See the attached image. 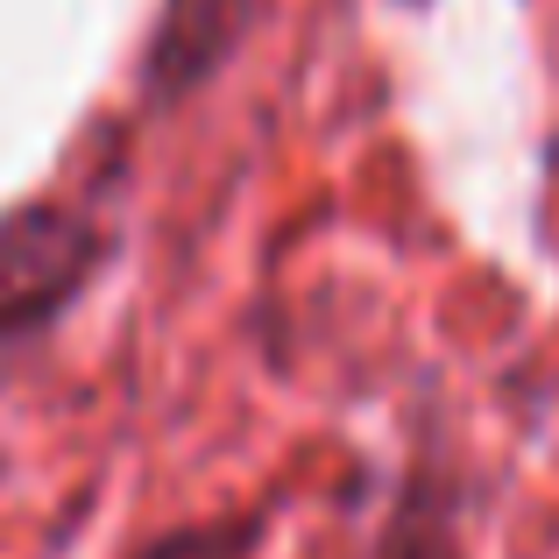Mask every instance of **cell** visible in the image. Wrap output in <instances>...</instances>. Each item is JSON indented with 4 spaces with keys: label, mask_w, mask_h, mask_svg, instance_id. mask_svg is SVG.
I'll use <instances>...</instances> for the list:
<instances>
[{
    "label": "cell",
    "mask_w": 559,
    "mask_h": 559,
    "mask_svg": "<svg viewBox=\"0 0 559 559\" xmlns=\"http://www.w3.org/2000/svg\"><path fill=\"white\" fill-rule=\"evenodd\" d=\"M114 262V227L71 199L0 205V347L43 341L85 305L93 276Z\"/></svg>",
    "instance_id": "1"
},
{
    "label": "cell",
    "mask_w": 559,
    "mask_h": 559,
    "mask_svg": "<svg viewBox=\"0 0 559 559\" xmlns=\"http://www.w3.org/2000/svg\"><path fill=\"white\" fill-rule=\"evenodd\" d=\"M262 28V0H156V28L142 43V107L170 114L199 99Z\"/></svg>",
    "instance_id": "2"
},
{
    "label": "cell",
    "mask_w": 559,
    "mask_h": 559,
    "mask_svg": "<svg viewBox=\"0 0 559 559\" xmlns=\"http://www.w3.org/2000/svg\"><path fill=\"white\" fill-rule=\"evenodd\" d=\"M376 559H467V503L447 467H411L390 496Z\"/></svg>",
    "instance_id": "3"
},
{
    "label": "cell",
    "mask_w": 559,
    "mask_h": 559,
    "mask_svg": "<svg viewBox=\"0 0 559 559\" xmlns=\"http://www.w3.org/2000/svg\"><path fill=\"white\" fill-rule=\"evenodd\" d=\"M270 518L248 510V518H213V524H170V532L142 538L128 559H255Z\"/></svg>",
    "instance_id": "4"
},
{
    "label": "cell",
    "mask_w": 559,
    "mask_h": 559,
    "mask_svg": "<svg viewBox=\"0 0 559 559\" xmlns=\"http://www.w3.org/2000/svg\"><path fill=\"white\" fill-rule=\"evenodd\" d=\"M396 8H404V14H425V8H432V0H396Z\"/></svg>",
    "instance_id": "5"
},
{
    "label": "cell",
    "mask_w": 559,
    "mask_h": 559,
    "mask_svg": "<svg viewBox=\"0 0 559 559\" xmlns=\"http://www.w3.org/2000/svg\"><path fill=\"white\" fill-rule=\"evenodd\" d=\"M552 28H559V0H552Z\"/></svg>",
    "instance_id": "6"
}]
</instances>
